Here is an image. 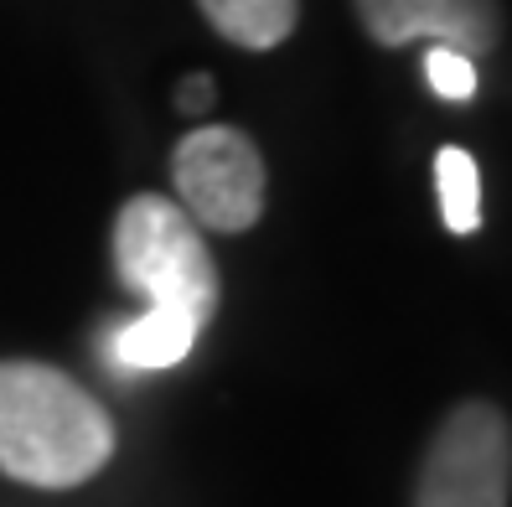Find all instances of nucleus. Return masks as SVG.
<instances>
[{"mask_svg":"<svg viewBox=\"0 0 512 507\" xmlns=\"http://www.w3.org/2000/svg\"><path fill=\"white\" fill-rule=\"evenodd\" d=\"M213 99H218L213 73H192V78H182V88H176V109H182V114H207Z\"/></svg>","mask_w":512,"mask_h":507,"instance_id":"10","label":"nucleus"},{"mask_svg":"<svg viewBox=\"0 0 512 507\" xmlns=\"http://www.w3.org/2000/svg\"><path fill=\"white\" fill-rule=\"evenodd\" d=\"M197 11L223 42L244 52H269L295 32L300 0H197Z\"/></svg>","mask_w":512,"mask_h":507,"instance_id":"7","label":"nucleus"},{"mask_svg":"<svg viewBox=\"0 0 512 507\" xmlns=\"http://www.w3.org/2000/svg\"><path fill=\"white\" fill-rule=\"evenodd\" d=\"M512 425L487 399H466L440 420L419 461L414 507H507Z\"/></svg>","mask_w":512,"mask_h":507,"instance_id":"3","label":"nucleus"},{"mask_svg":"<svg viewBox=\"0 0 512 507\" xmlns=\"http://www.w3.org/2000/svg\"><path fill=\"white\" fill-rule=\"evenodd\" d=\"M114 456L109 409L52 363H0V471L26 487L68 492Z\"/></svg>","mask_w":512,"mask_h":507,"instance_id":"1","label":"nucleus"},{"mask_svg":"<svg viewBox=\"0 0 512 507\" xmlns=\"http://www.w3.org/2000/svg\"><path fill=\"white\" fill-rule=\"evenodd\" d=\"M352 6L378 47L440 42L466 57H481L502 42L497 0H352Z\"/></svg>","mask_w":512,"mask_h":507,"instance_id":"5","label":"nucleus"},{"mask_svg":"<svg viewBox=\"0 0 512 507\" xmlns=\"http://www.w3.org/2000/svg\"><path fill=\"white\" fill-rule=\"evenodd\" d=\"M114 270L150 306H176L202 326L218 311V264L176 197L135 192L114 218Z\"/></svg>","mask_w":512,"mask_h":507,"instance_id":"2","label":"nucleus"},{"mask_svg":"<svg viewBox=\"0 0 512 507\" xmlns=\"http://www.w3.org/2000/svg\"><path fill=\"white\" fill-rule=\"evenodd\" d=\"M202 321L176 311V306H145L135 321H119L104 332V363L130 378V373H161L187 363V352L197 347Z\"/></svg>","mask_w":512,"mask_h":507,"instance_id":"6","label":"nucleus"},{"mask_svg":"<svg viewBox=\"0 0 512 507\" xmlns=\"http://www.w3.org/2000/svg\"><path fill=\"white\" fill-rule=\"evenodd\" d=\"M425 83L435 88L445 104H466L476 94V57L430 42V52H425Z\"/></svg>","mask_w":512,"mask_h":507,"instance_id":"9","label":"nucleus"},{"mask_svg":"<svg viewBox=\"0 0 512 507\" xmlns=\"http://www.w3.org/2000/svg\"><path fill=\"white\" fill-rule=\"evenodd\" d=\"M435 192H440V218L450 233H476L481 228V171L476 156L461 145H445L435 156Z\"/></svg>","mask_w":512,"mask_h":507,"instance_id":"8","label":"nucleus"},{"mask_svg":"<svg viewBox=\"0 0 512 507\" xmlns=\"http://www.w3.org/2000/svg\"><path fill=\"white\" fill-rule=\"evenodd\" d=\"M171 192L197 228L244 233L264 218V156L238 125H197L171 151Z\"/></svg>","mask_w":512,"mask_h":507,"instance_id":"4","label":"nucleus"}]
</instances>
